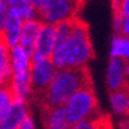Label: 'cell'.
I'll return each mask as SVG.
<instances>
[{"mask_svg":"<svg viewBox=\"0 0 129 129\" xmlns=\"http://www.w3.org/2000/svg\"><path fill=\"white\" fill-rule=\"evenodd\" d=\"M57 70V66L50 58L49 59H32V90L33 98L37 102H40L41 98L44 96Z\"/></svg>","mask_w":129,"mask_h":129,"instance_id":"5","label":"cell"},{"mask_svg":"<svg viewBox=\"0 0 129 129\" xmlns=\"http://www.w3.org/2000/svg\"><path fill=\"white\" fill-rule=\"evenodd\" d=\"M45 129H71L63 105H41Z\"/></svg>","mask_w":129,"mask_h":129,"instance_id":"8","label":"cell"},{"mask_svg":"<svg viewBox=\"0 0 129 129\" xmlns=\"http://www.w3.org/2000/svg\"><path fill=\"white\" fill-rule=\"evenodd\" d=\"M86 0H49L44 8L38 9V20L44 24H58L78 17Z\"/></svg>","mask_w":129,"mask_h":129,"instance_id":"4","label":"cell"},{"mask_svg":"<svg viewBox=\"0 0 129 129\" xmlns=\"http://www.w3.org/2000/svg\"><path fill=\"white\" fill-rule=\"evenodd\" d=\"M119 128L120 129H129V119L128 116H124V119L119 121Z\"/></svg>","mask_w":129,"mask_h":129,"instance_id":"21","label":"cell"},{"mask_svg":"<svg viewBox=\"0 0 129 129\" xmlns=\"http://www.w3.org/2000/svg\"><path fill=\"white\" fill-rule=\"evenodd\" d=\"M15 91H13V84L12 86H2L0 87V122L4 119H7L9 115L12 105L15 103Z\"/></svg>","mask_w":129,"mask_h":129,"instance_id":"16","label":"cell"},{"mask_svg":"<svg viewBox=\"0 0 129 129\" xmlns=\"http://www.w3.org/2000/svg\"><path fill=\"white\" fill-rule=\"evenodd\" d=\"M92 82L88 67H66L58 69L45 91L44 96L38 102L40 105H64L79 88Z\"/></svg>","mask_w":129,"mask_h":129,"instance_id":"2","label":"cell"},{"mask_svg":"<svg viewBox=\"0 0 129 129\" xmlns=\"http://www.w3.org/2000/svg\"><path fill=\"white\" fill-rule=\"evenodd\" d=\"M128 61L120 57H111L107 70V84L109 92L121 88L128 83L129 77L126 74Z\"/></svg>","mask_w":129,"mask_h":129,"instance_id":"7","label":"cell"},{"mask_svg":"<svg viewBox=\"0 0 129 129\" xmlns=\"http://www.w3.org/2000/svg\"><path fill=\"white\" fill-rule=\"evenodd\" d=\"M126 74H128V77H129V63H128V66H126Z\"/></svg>","mask_w":129,"mask_h":129,"instance_id":"22","label":"cell"},{"mask_svg":"<svg viewBox=\"0 0 129 129\" xmlns=\"http://www.w3.org/2000/svg\"><path fill=\"white\" fill-rule=\"evenodd\" d=\"M19 129H34V121L32 119V115L29 112L26 113V116L24 117V119H22Z\"/></svg>","mask_w":129,"mask_h":129,"instance_id":"18","label":"cell"},{"mask_svg":"<svg viewBox=\"0 0 129 129\" xmlns=\"http://www.w3.org/2000/svg\"><path fill=\"white\" fill-rule=\"evenodd\" d=\"M71 129H113L111 117L107 115L99 113L90 119H84L77 124H73Z\"/></svg>","mask_w":129,"mask_h":129,"instance_id":"15","label":"cell"},{"mask_svg":"<svg viewBox=\"0 0 129 129\" xmlns=\"http://www.w3.org/2000/svg\"><path fill=\"white\" fill-rule=\"evenodd\" d=\"M42 25H44V22L38 19L24 21V26H22V32H21L19 45L26 51V54L30 58L33 57L34 51H36L37 38H38V34L41 32Z\"/></svg>","mask_w":129,"mask_h":129,"instance_id":"9","label":"cell"},{"mask_svg":"<svg viewBox=\"0 0 129 129\" xmlns=\"http://www.w3.org/2000/svg\"><path fill=\"white\" fill-rule=\"evenodd\" d=\"M93 58V48L90 38L88 25L79 17L75 19L71 34L63 41H58L51 55L57 69L83 67Z\"/></svg>","mask_w":129,"mask_h":129,"instance_id":"1","label":"cell"},{"mask_svg":"<svg viewBox=\"0 0 129 129\" xmlns=\"http://www.w3.org/2000/svg\"><path fill=\"white\" fill-rule=\"evenodd\" d=\"M26 113H28L26 102L16 98L7 119H4L0 122V129H19L21 121L26 116Z\"/></svg>","mask_w":129,"mask_h":129,"instance_id":"12","label":"cell"},{"mask_svg":"<svg viewBox=\"0 0 129 129\" xmlns=\"http://www.w3.org/2000/svg\"><path fill=\"white\" fill-rule=\"evenodd\" d=\"M57 45V32L54 24H44L38 34L36 51L32 57V59H51V55L54 53Z\"/></svg>","mask_w":129,"mask_h":129,"instance_id":"6","label":"cell"},{"mask_svg":"<svg viewBox=\"0 0 129 129\" xmlns=\"http://www.w3.org/2000/svg\"><path fill=\"white\" fill-rule=\"evenodd\" d=\"M49 0H30V3L36 7L37 9H41V8H44L46 4H48Z\"/></svg>","mask_w":129,"mask_h":129,"instance_id":"20","label":"cell"},{"mask_svg":"<svg viewBox=\"0 0 129 129\" xmlns=\"http://www.w3.org/2000/svg\"><path fill=\"white\" fill-rule=\"evenodd\" d=\"M8 8L16 11L24 21L38 19V9L30 3V0H7Z\"/></svg>","mask_w":129,"mask_h":129,"instance_id":"14","label":"cell"},{"mask_svg":"<svg viewBox=\"0 0 129 129\" xmlns=\"http://www.w3.org/2000/svg\"><path fill=\"white\" fill-rule=\"evenodd\" d=\"M13 84V70L11 61V46L4 32H0V87Z\"/></svg>","mask_w":129,"mask_h":129,"instance_id":"10","label":"cell"},{"mask_svg":"<svg viewBox=\"0 0 129 129\" xmlns=\"http://www.w3.org/2000/svg\"><path fill=\"white\" fill-rule=\"evenodd\" d=\"M111 107L113 112L120 116H129V80L121 88L111 91Z\"/></svg>","mask_w":129,"mask_h":129,"instance_id":"13","label":"cell"},{"mask_svg":"<svg viewBox=\"0 0 129 129\" xmlns=\"http://www.w3.org/2000/svg\"><path fill=\"white\" fill-rule=\"evenodd\" d=\"M111 57H120L129 61V37L124 34H115L111 45Z\"/></svg>","mask_w":129,"mask_h":129,"instance_id":"17","label":"cell"},{"mask_svg":"<svg viewBox=\"0 0 129 129\" xmlns=\"http://www.w3.org/2000/svg\"><path fill=\"white\" fill-rule=\"evenodd\" d=\"M63 107H64L67 119L71 125L100 113L92 82H90V83L84 84L82 88H79L66 102V104Z\"/></svg>","mask_w":129,"mask_h":129,"instance_id":"3","label":"cell"},{"mask_svg":"<svg viewBox=\"0 0 129 129\" xmlns=\"http://www.w3.org/2000/svg\"><path fill=\"white\" fill-rule=\"evenodd\" d=\"M120 34H124V36H128L129 37V17H124V21H122V26H121Z\"/></svg>","mask_w":129,"mask_h":129,"instance_id":"19","label":"cell"},{"mask_svg":"<svg viewBox=\"0 0 129 129\" xmlns=\"http://www.w3.org/2000/svg\"><path fill=\"white\" fill-rule=\"evenodd\" d=\"M22 26H24V20L16 11L8 8L7 12V20H5V28H4V34L7 37V41L11 48L19 45V41L21 37Z\"/></svg>","mask_w":129,"mask_h":129,"instance_id":"11","label":"cell"}]
</instances>
